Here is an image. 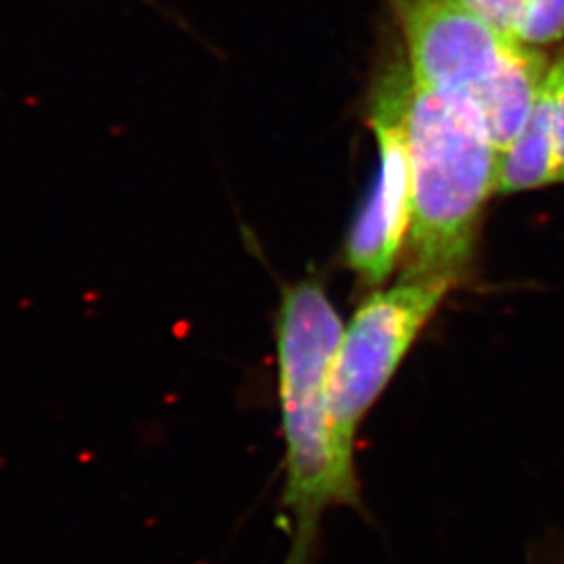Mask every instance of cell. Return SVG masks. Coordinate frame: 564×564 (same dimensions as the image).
Segmentation results:
<instances>
[{
	"mask_svg": "<svg viewBox=\"0 0 564 564\" xmlns=\"http://www.w3.org/2000/svg\"><path fill=\"white\" fill-rule=\"evenodd\" d=\"M468 11H473L485 23L502 32L505 36L517 39L519 25L531 0H460Z\"/></svg>",
	"mask_w": 564,
	"mask_h": 564,
	"instance_id": "9",
	"label": "cell"
},
{
	"mask_svg": "<svg viewBox=\"0 0 564 564\" xmlns=\"http://www.w3.org/2000/svg\"><path fill=\"white\" fill-rule=\"evenodd\" d=\"M545 80V78H544ZM558 182L556 151L552 139L550 101L544 84L540 97L533 105L529 120L519 137L500 155L498 170V193L512 195L533 188H544Z\"/></svg>",
	"mask_w": 564,
	"mask_h": 564,
	"instance_id": "6",
	"label": "cell"
},
{
	"mask_svg": "<svg viewBox=\"0 0 564 564\" xmlns=\"http://www.w3.org/2000/svg\"><path fill=\"white\" fill-rule=\"evenodd\" d=\"M405 141L412 214L403 276L456 281L473 258L485 203L498 191L500 151L470 102L412 76L405 90Z\"/></svg>",
	"mask_w": 564,
	"mask_h": 564,
	"instance_id": "2",
	"label": "cell"
},
{
	"mask_svg": "<svg viewBox=\"0 0 564 564\" xmlns=\"http://www.w3.org/2000/svg\"><path fill=\"white\" fill-rule=\"evenodd\" d=\"M564 39V0H531L517 32V41L547 46Z\"/></svg>",
	"mask_w": 564,
	"mask_h": 564,
	"instance_id": "7",
	"label": "cell"
},
{
	"mask_svg": "<svg viewBox=\"0 0 564 564\" xmlns=\"http://www.w3.org/2000/svg\"><path fill=\"white\" fill-rule=\"evenodd\" d=\"M544 88L550 101L556 172H558V182H564V57H558L547 67Z\"/></svg>",
	"mask_w": 564,
	"mask_h": 564,
	"instance_id": "8",
	"label": "cell"
},
{
	"mask_svg": "<svg viewBox=\"0 0 564 564\" xmlns=\"http://www.w3.org/2000/svg\"><path fill=\"white\" fill-rule=\"evenodd\" d=\"M408 72L393 69L372 102V128L379 142V172L362 212L354 224L345 258L370 284L383 282L410 230L412 174L405 141Z\"/></svg>",
	"mask_w": 564,
	"mask_h": 564,
	"instance_id": "5",
	"label": "cell"
},
{
	"mask_svg": "<svg viewBox=\"0 0 564 564\" xmlns=\"http://www.w3.org/2000/svg\"><path fill=\"white\" fill-rule=\"evenodd\" d=\"M452 284L449 276H403L393 289L372 293L343 330L330 370V419L345 456L354 458L364 416L381 398Z\"/></svg>",
	"mask_w": 564,
	"mask_h": 564,
	"instance_id": "4",
	"label": "cell"
},
{
	"mask_svg": "<svg viewBox=\"0 0 564 564\" xmlns=\"http://www.w3.org/2000/svg\"><path fill=\"white\" fill-rule=\"evenodd\" d=\"M341 335V318L321 282L302 281L284 291L276 318L286 445L281 498V523L289 535L284 564H314L324 514L330 508H364L356 463L339 449L330 419V370Z\"/></svg>",
	"mask_w": 564,
	"mask_h": 564,
	"instance_id": "1",
	"label": "cell"
},
{
	"mask_svg": "<svg viewBox=\"0 0 564 564\" xmlns=\"http://www.w3.org/2000/svg\"><path fill=\"white\" fill-rule=\"evenodd\" d=\"M412 80L470 102L496 149L519 137L540 97L547 63L535 46L505 36L460 0H389Z\"/></svg>",
	"mask_w": 564,
	"mask_h": 564,
	"instance_id": "3",
	"label": "cell"
}]
</instances>
